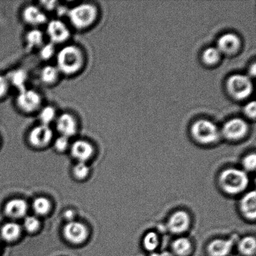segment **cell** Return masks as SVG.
<instances>
[{
  "instance_id": "6da1fadb",
  "label": "cell",
  "mask_w": 256,
  "mask_h": 256,
  "mask_svg": "<svg viewBox=\"0 0 256 256\" xmlns=\"http://www.w3.org/2000/svg\"><path fill=\"white\" fill-rule=\"evenodd\" d=\"M218 182L226 194L235 196L242 194L247 189L250 179L244 170L230 168L220 172Z\"/></svg>"
},
{
  "instance_id": "7a4b0ae2",
  "label": "cell",
  "mask_w": 256,
  "mask_h": 256,
  "mask_svg": "<svg viewBox=\"0 0 256 256\" xmlns=\"http://www.w3.org/2000/svg\"><path fill=\"white\" fill-rule=\"evenodd\" d=\"M57 68L65 74H76L84 64V56L82 50L74 45L64 46L58 52Z\"/></svg>"
},
{
  "instance_id": "3957f363",
  "label": "cell",
  "mask_w": 256,
  "mask_h": 256,
  "mask_svg": "<svg viewBox=\"0 0 256 256\" xmlns=\"http://www.w3.org/2000/svg\"><path fill=\"white\" fill-rule=\"evenodd\" d=\"M68 17L72 26L84 30L92 26L98 16V10L94 4H82L68 11Z\"/></svg>"
},
{
  "instance_id": "277c9868",
  "label": "cell",
  "mask_w": 256,
  "mask_h": 256,
  "mask_svg": "<svg viewBox=\"0 0 256 256\" xmlns=\"http://www.w3.org/2000/svg\"><path fill=\"white\" fill-rule=\"evenodd\" d=\"M192 134L197 142L204 145L213 144L220 137V130L216 125L206 120L196 122L192 128Z\"/></svg>"
},
{
  "instance_id": "5b68a950",
  "label": "cell",
  "mask_w": 256,
  "mask_h": 256,
  "mask_svg": "<svg viewBox=\"0 0 256 256\" xmlns=\"http://www.w3.org/2000/svg\"><path fill=\"white\" fill-rule=\"evenodd\" d=\"M228 88L235 98L242 100L249 96L252 92V80L244 74H234L228 80Z\"/></svg>"
},
{
  "instance_id": "8992f818",
  "label": "cell",
  "mask_w": 256,
  "mask_h": 256,
  "mask_svg": "<svg viewBox=\"0 0 256 256\" xmlns=\"http://www.w3.org/2000/svg\"><path fill=\"white\" fill-rule=\"evenodd\" d=\"M16 102L20 109L26 112H32L39 108L42 99L40 95L32 90L24 88L20 91Z\"/></svg>"
},
{
  "instance_id": "52a82bcc",
  "label": "cell",
  "mask_w": 256,
  "mask_h": 256,
  "mask_svg": "<svg viewBox=\"0 0 256 256\" xmlns=\"http://www.w3.org/2000/svg\"><path fill=\"white\" fill-rule=\"evenodd\" d=\"M190 215L184 210H179L170 216L168 220L167 226L172 234H182L190 229Z\"/></svg>"
},
{
  "instance_id": "ba28073f",
  "label": "cell",
  "mask_w": 256,
  "mask_h": 256,
  "mask_svg": "<svg viewBox=\"0 0 256 256\" xmlns=\"http://www.w3.org/2000/svg\"><path fill=\"white\" fill-rule=\"evenodd\" d=\"M64 234L68 242L72 244H80L86 240L88 232L84 224L72 220L65 226Z\"/></svg>"
},
{
  "instance_id": "9c48e42d",
  "label": "cell",
  "mask_w": 256,
  "mask_h": 256,
  "mask_svg": "<svg viewBox=\"0 0 256 256\" xmlns=\"http://www.w3.org/2000/svg\"><path fill=\"white\" fill-rule=\"evenodd\" d=\"M248 130V124L244 120L234 118L226 122L222 127V134L228 140H238L245 136Z\"/></svg>"
},
{
  "instance_id": "30bf717a",
  "label": "cell",
  "mask_w": 256,
  "mask_h": 256,
  "mask_svg": "<svg viewBox=\"0 0 256 256\" xmlns=\"http://www.w3.org/2000/svg\"><path fill=\"white\" fill-rule=\"evenodd\" d=\"M48 36L54 44H62L70 36L68 28L64 22L60 20H52L47 24Z\"/></svg>"
},
{
  "instance_id": "8fae6325",
  "label": "cell",
  "mask_w": 256,
  "mask_h": 256,
  "mask_svg": "<svg viewBox=\"0 0 256 256\" xmlns=\"http://www.w3.org/2000/svg\"><path fill=\"white\" fill-rule=\"evenodd\" d=\"M54 132L49 126L40 124L34 127L29 135V140L32 145L37 148L46 146L52 139Z\"/></svg>"
},
{
  "instance_id": "7c38bea8",
  "label": "cell",
  "mask_w": 256,
  "mask_h": 256,
  "mask_svg": "<svg viewBox=\"0 0 256 256\" xmlns=\"http://www.w3.org/2000/svg\"><path fill=\"white\" fill-rule=\"evenodd\" d=\"M236 238L216 239L208 245L207 252L210 256H227L232 252Z\"/></svg>"
},
{
  "instance_id": "4fadbf2b",
  "label": "cell",
  "mask_w": 256,
  "mask_h": 256,
  "mask_svg": "<svg viewBox=\"0 0 256 256\" xmlns=\"http://www.w3.org/2000/svg\"><path fill=\"white\" fill-rule=\"evenodd\" d=\"M56 126L61 136L68 138L74 136L77 130L76 120L69 114H62L56 118Z\"/></svg>"
},
{
  "instance_id": "5bb4252c",
  "label": "cell",
  "mask_w": 256,
  "mask_h": 256,
  "mask_svg": "<svg viewBox=\"0 0 256 256\" xmlns=\"http://www.w3.org/2000/svg\"><path fill=\"white\" fill-rule=\"evenodd\" d=\"M240 209L246 219L255 220L256 218V193L254 190L243 196L240 202Z\"/></svg>"
},
{
  "instance_id": "9a60e30c",
  "label": "cell",
  "mask_w": 256,
  "mask_h": 256,
  "mask_svg": "<svg viewBox=\"0 0 256 256\" xmlns=\"http://www.w3.org/2000/svg\"><path fill=\"white\" fill-rule=\"evenodd\" d=\"M94 148L89 142L84 140H78L72 143L71 152L72 156L78 162H85L94 154Z\"/></svg>"
},
{
  "instance_id": "2e32d148",
  "label": "cell",
  "mask_w": 256,
  "mask_h": 256,
  "mask_svg": "<svg viewBox=\"0 0 256 256\" xmlns=\"http://www.w3.org/2000/svg\"><path fill=\"white\" fill-rule=\"evenodd\" d=\"M28 204L25 200L21 199H14L9 200L4 207L5 214L12 219H20L24 217L28 212Z\"/></svg>"
},
{
  "instance_id": "e0dca14e",
  "label": "cell",
  "mask_w": 256,
  "mask_h": 256,
  "mask_svg": "<svg viewBox=\"0 0 256 256\" xmlns=\"http://www.w3.org/2000/svg\"><path fill=\"white\" fill-rule=\"evenodd\" d=\"M22 18L27 24L34 26H38L47 21L46 15L38 7L30 5L25 8L22 12Z\"/></svg>"
},
{
  "instance_id": "ac0fdd59",
  "label": "cell",
  "mask_w": 256,
  "mask_h": 256,
  "mask_svg": "<svg viewBox=\"0 0 256 256\" xmlns=\"http://www.w3.org/2000/svg\"><path fill=\"white\" fill-rule=\"evenodd\" d=\"M240 40L236 35L232 34H223L218 40V48L220 52L232 54L240 47Z\"/></svg>"
},
{
  "instance_id": "d6986e66",
  "label": "cell",
  "mask_w": 256,
  "mask_h": 256,
  "mask_svg": "<svg viewBox=\"0 0 256 256\" xmlns=\"http://www.w3.org/2000/svg\"><path fill=\"white\" fill-rule=\"evenodd\" d=\"M22 233V228L16 222H10L4 224L0 230V235L8 242H14L18 239Z\"/></svg>"
},
{
  "instance_id": "ffe728a7",
  "label": "cell",
  "mask_w": 256,
  "mask_h": 256,
  "mask_svg": "<svg viewBox=\"0 0 256 256\" xmlns=\"http://www.w3.org/2000/svg\"><path fill=\"white\" fill-rule=\"evenodd\" d=\"M172 254L178 256H188L192 252V245L190 239L180 237L175 240L172 245Z\"/></svg>"
},
{
  "instance_id": "44dd1931",
  "label": "cell",
  "mask_w": 256,
  "mask_h": 256,
  "mask_svg": "<svg viewBox=\"0 0 256 256\" xmlns=\"http://www.w3.org/2000/svg\"><path fill=\"white\" fill-rule=\"evenodd\" d=\"M239 252L243 256H252L256 254V240L254 237L246 236L238 242Z\"/></svg>"
},
{
  "instance_id": "7402d4cb",
  "label": "cell",
  "mask_w": 256,
  "mask_h": 256,
  "mask_svg": "<svg viewBox=\"0 0 256 256\" xmlns=\"http://www.w3.org/2000/svg\"><path fill=\"white\" fill-rule=\"evenodd\" d=\"M10 84L14 85V87L19 90V91L26 88L25 84L27 81V74L24 70H16L10 72L8 76H6Z\"/></svg>"
},
{
  "instance_id": "603a6c76",
  "label": "cell",
  "mask_w": 256,
  "mask_h": 256,
  "mask_svg": "<svg viewBox=\"0 0 256 256\" xmlns=\"http://www.w3.org/2000/svg\"><path fill=\"white\" fill-rule=\"evenodd\" d=\"M60 71L57 67L47 65L42 69L40 78L45 84H51L56 82L58 78Z\"/></svg>"
},
{
  "instance_id": "cb8c5ba5",
  "label": "cell",
  "mask_w": 256,
  "mask_h": 256,
  "mask_svg": "<svg viewBox=\"0 0 256 256\" xmlns=\"http://www.w3.org/2000/svg\"><path fill=\"white\" fill-rule=\"evenodd\" d=\"M44 34L38 29L32 30L26 36V44L30 49L41 47L44 44Z\"/></svg>"
},
{
  "instance_id": "d4e9b609",
  "label": "cell",
  "mask_w": 256,
  "mask_h": 256,
  "mask_svg": "<svg viewBox=\"0 0 256 256\" xmlns=\"http://www.w3.org/2000/svg\"><path fill=\"white\" fill-rule=\"evenodd\" d=\"M32 210L35 214L44 216L49 212L51 209V203L46 198L44 197L37 198L32 204Z\"/></svg>"
},
{
  "instance_id": "484cf974",
  "label": "cell",
  "mask_w": 256,
  "mask_h": 256,
  "mask_svg": "<svg viewBox=\"0 0 256 256\" xmlns=\"http://www.w3.org/2000/svg\"><path fill=\"white\" fill-rule=\"evenodd\" d=\"M160 240L157 233L150 232L144 235L142 240V246L147 252H153L159 246Z\"/></svg>"
},
{
  "instance_id": "4316f807",
  "label": "cell",
  "mask_w": 256,
  "mask_h": 256,
  "mask_svg": "<svg viewBox=\"0 0 256 256\" xmlns=\"http://www.w3.org/2000/svg\"><path fill=\"white\" fill-rule=\"evenodd\" d=\"M56 112L54 108L48 106L40 111L39 118L42 124L49 126V124L56 119Z\"/></svg>"
},
{
  "instance_id": "83f0119b",
  "label": "cell",
  "mask_w": 256,
  "mask_h": 256,
  "mask_svg": "<svg viewBox=\"0 0 256 256\" xmlns=\"http://www.w3.org/2000/svg\"><path fill=\"white\" fill-rule=\"evenodd\" d=\"M220 52L217 47H209L203 52L202 58L208 64H214L220 59Z\"/></svg>"
},
{
  "instance_id": "f1b7e54d",
  "label": "cell",
  "mask_w": 256,
  "mask_h": 256,
  "mask_svg": "<svg viewBox=\"0 0 256 256\" xmlns=\"http://www.w3.org/2000/svg\"><path fill=\"white\" fill-rule=\"evenodd\" d=\"M40 227V222L36 216H30L25 218L24 222V228L27 232L32 233L36 232Z\"/></svg>"
},
{
  "instance_id": "f546056e",
  "label": "cell",
  "mask_w": 256,
  "mask_h": 256,
  "mask_svg": "<svg viewBox=\"0 0 256 256\" xmlns=\"http://www.w3.org/2000/svg\"><path fill=\"white\" fill-rule=\"evenodd\" d=\"M243 170L245 172H253L256 168V155L254 152L246 156L242 160Z\"/></svg>"
},
{
  "instance_id": "4dcf8cb0",
  "label": "cell",
  "mask_w": 256,
  "mask_h": 256,
  "mask_svg": "<svg viewBox=\"0 0 256 256\" xmlns=\"http://www.w3.org/2000/svg\"><path fill=\"white\" fill-rule=\"evenodd\" d=\"M90 172L88 166L85 162H78L74 166L72 172L75 177L78 180H84L88 176Z\"/></svg>"
},
{
  "instance_id": "1f68e13d",
  "label": "cell",
  "mask_w": 256,
  "mask_h": 256,
  "mask_svg": "<svg viewBox=\"0 0 256 256\" xmlns=\"http://www.w3.org/2000/svg\"><path fill=\"white\" fill-rule=\"evenodd\" d=\"M54 44L52 42L42 44L40 50V56L44 60H48L54 56L55 54Z\"/></svg>"
},
{
  "instance_id": "d6a6232c",
  "label": "cell",
  "mask_w": 256,
  "mask_h": 256,
  "mask_svg": "<svg viewBox=\"0 0 256 256\" xmlns=\"http://www.w3.org/2000/svg\"><path fill=\"white\" fill-rule=\"evenodd\" d=\"M54 146L58 152H62L68 149L69 146V138L60 136L55 140Z\"/></svg>"
},
{
  "instance_id": "836d02e7",
  "label": "cell",
  "mask_w": 256,
  "mask_h": 256,
  "mask_svg": "<svg viewBox=\"0 0 256 256\" xmlns=\"http://www.w3.org/2000/svg\"><path fill=\"white\" fill-rule=\"evenodd\" d=\"M10 82L6 76L0 75V98L6 94L9 88Z\"/></svg>"
},
{
  "instance_id": "e575fe53",
  "label": "cell",
  "mask_w": 256,
  "mask_h": 256,
  "mask_svg": "<svg viewBox=\"0 0 256 256\" xmlns=\"http://www.w3.org/2000/svg\"><path fill=\"white\" fill-rule=\"evenodd\" d=\"M244 112L248 116L254 118L256 116V102H249L244 108Z\"/></svg>"
},
{
  "instance_id": "d590c367",
  "label": "cell",
  "mask_w": 256,
  "mask_h": 256,
  "mask_svg": "<svg viewBox=\"0 0 256 256\" xmlns=\"http://www.w3.org/2000/svg\"><path fill=\"white\" fill-rule=\"evenodd\" d=\"M64 216L65 219L68 220L69 222H72L74 220V212L72 210H68L66 212H65Z\"/></svg>"
},
{
  "instance_id": "8d00e7d4",
  "label": "cell",
  "mask_w": 256,
  "mask_h": 256,
  "mask_svg": "<svg viewBox=\"0 0 256 256\" xmlns=\"http://www.w3.org/2000/svg\"><path fill=\"white\" fill-rule=\"evenodd\" d=\"M44 4V6L47 9L52 10L54 8L56 7L57 2H42Z\"/></svg>"
},
{
  "instance_id": "74e56055",
  "label": "cell",
  "mask_w": 256,
  "mask_h": 256,
  "mask_svg": "<svg viewBox=\"0 0 256 256\" xmlns=\"http://www.w3.org/2000/svg\"><path fill=\"white\" fill-rule=\"evenodd\" d=\"M152 256H174L172 252H164L160 253H154Z\"/></svg>"
},
{
  "instance_id": "f35d334b",
  "label": "cell",
  "mask_w": 256,
  "mask_h": 256,
  "mask_svg": "<svg viewBox=\"0 0 256 256\" xmlns=\"http://www.w3.org/2000/svg\"><path fill=\"white\" fill-rule=\"evenodd\" d=\"M250 74L252 75V76H254L256 74V64H252V68H250Z\"/></svg>"
},
{
  "instance_id": "ab89813d",
  "label": "cell",
  "mask_w": 256,
  "mask_h": 256,
  "mask_svg": "<svg viewBox=\"0 0 256 256\" xmlns=\"http://www.w3.org/2000/svg\"></svg>"
}]
</instances>
